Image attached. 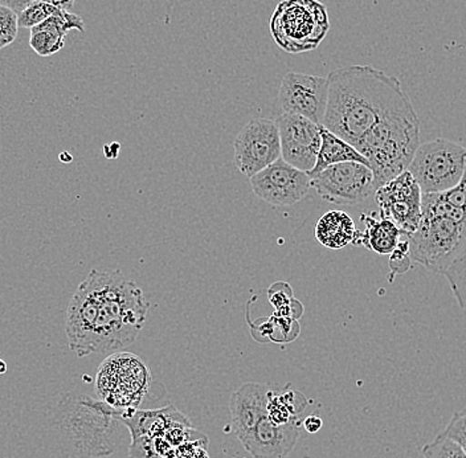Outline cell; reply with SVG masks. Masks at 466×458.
Listing matches in <instances>:
<instances>
[{"mask_svg":"<svg viewBox=\"0 0 466 458\" xmlns=\"http://www.w3.org/2000/svg\"><path fill=\"white\" fill-rule=\"evenodd\" d=\"M144 291L124 274L92 270L66 310V334L76 357L119 351L138 338L148 311Z\"/></svg>","mask_w":466,"mask_h":458,"instance_id":"cell-1","label":"cell"},{"mask_svg":"<svg viewBox=\"0 0 466 458\" xmlns=\"http://www.w3.org/2000/svg\"><path fill=\"white\" fill-rule=\"evenodd\" d=\"M322 127L357 146L387 117L412 105L395 76L371 66H350L329 73Z\"/></svg>","mask_w":466,"mask_h":458,"instance_id":"cell-2","label":"cell"},{"mask_svg":"<svg viewBox=\"0 0 466 458\" xmlns=\"http://www.w3.org/2000/svg\"><path fill=\"white\" fill-rule=\"evenodd\" d=\"M410 258L437 274L466 253V168L459 185L441 194L422 195L418 229L407 236Z\"/></svg>","mask_w":466,"mask_h":458,"instance_id":"cell-3","label":"cell"},{"mask_svg":"<svg viewBox=\"0 0 466 458\" xmlns=\"http://www.w3.org/2000/svg\"><path fill=\"white\" fill-rule=\"evenodd\" d=\"M119 412L98 399L66 393L58 402L55 424L81 456L109 457L116 452Z\"/></svg>","mask_w":466,"mask_h":458,"instance_id":"cell-4","label":"cell"},{"mask_svg":"<svg viewBox=\"0 0 466 458\" xmlns=\"http://www.w3.org/2000/svg\"><path fill=\"white\" fill-rule=\"evenodd\" d=\"M420 146V119L413 105L387 117L355 148L370 163L377 189L406 171Z\"/></svg>","mask_w":466,"mask_h":458,"instance_id":"cell-5","label":"cell"},{"mask_svg":"<svg viewBox=\"0 0 466 458\" xmlns=\"http://www.w3.org/2000/svg\"><path fill=\"white\" fill-rule=\"evenodd\" d=\"M330 28L328 8L319 0H282L270 19V34L285 52L313 51Z\"/></svg>","mask_w":466,"mask_h":458,"instance_id":"cell-6","label":"cell"},{"mask_svg":"<svg viewBox=\"0 0 466 458\" xmlns=\"http://www.w3.org/2000/svg\"><path fill=\"white\" fill-rule=\"evenodd\" d=\"M151 383L144 361L130 352H116L102 361L96 381L100 401L118 411L138 410Z\"/></svg>","mask_w":466,"mask_h":458,"instance_id":"cell-7","label":"cell"},{"mask_svg":"<svg viewBox=\"0 0 466 458\" xmlns=\"http://www.w3.org/2000/svg\"><path fill=\"white\" fill-rule=\"evenodd\" d=\"M466 168V148L450 139L437 138L419 146L407 170L422 195L441 194L459 185Z\"/></svg>","mask_w":466,"mask_h":458,"instance_id":"cell-8","label":"cell"},{"mask_svg":"<svg viewBox=\"0 0 466 458\" xmlns=\"http://www.w3.org/2000/svg\"><path fill=\"white\" fill-rule=\"evenodd\" d=\"M310 187L323 200L337 206H354L369 199L377 191L374 172L358 162L329 166L310 177Z\"/></svg>","mask_w":466,"mask_h":458,"instance_id":"cell-9","label":"cell"},{"mask_svg":"<svg viewBox=\"0 0 466 458\" xmlns=\"http://www.w3.org/2000/svg\"><path fill=\"white\" fill-rule=\"evenodd\" d=\"M235 165L248 178L281 158L279 127L268 118L248 122L235 139Z\"/></svg>","mask_w":466,"mask_h":458,"instance_id":"cell-10","label":"cell"},{"mask_svg":"<svg viewBox=\"0 0 466 458\" xmlns=\"http://www.w3.org/2000/svg\"><path fill=\"white\" fill-rule=\"evenodd\" d=\"M380 218L389 219L404 236L418 229L421 219L422 194L420 186L410 171L384 183L375 191Z\"/></svg>","mask_w":466,"mask_h":458,"instance_id":"cell-11","label":"cell"},{"mask_svg":"<svg viewBox=\"0 0 466 458\" xmlns=\"http://www.w3.org/2000/svg\"><path fill=\"white\" fill-rule=\"evenodd\" d=\"M328 77L301 72H288L279 86V102L284 113L305 117L323 124L328 107Z\"/></svg>","mask_w":466,"mask_h":458,"instance_id":"cell-12","label":"cell"},{"mask_svg":"<svg viewBox=\"0 0 466 458\" xmlns=\"http://www.w3.org/2000/svg\"><path fill=\"white\" fill-rule=\"evenodd\" d=\"M249 179L255 195L273 207L293 206L311 188L308 172L293 168L282 158Z\"/></svg>","mask_w":466,"mask_h":458,"instance_id":"cell-13","label":"cell"},{"mask_svg":"<svg viewBox=\"0 0 466 458\" xmlns=\"http://www.w3.org/2000/svg\"><path fill=\"white\" fill-rule=\"evenodd\" d=\"M281 158L299 170L310 172L320 148V127L305 117L282 113L277 118Z\"/></svg>","mask_w":466,"mask_h":458,"instance_id":"cell-14","label":"cell"},{"mask_svg":"<svg viewBox=\"0 0 466 458\" xmlns=\"http://www.w3.org/2000/svg\"><path fill=\"white\" fill-rule=\"evenodd\" d=\"M301 416L287 424L277 425L269 417H262L241 444L255 458H287L301 437Z\"/></svg>","mask_w":466,"mask_h":458,"instance_id":"cell-15","label":"cell"},{"mask_svg":"<svg viewBox=\"0 0 466 458\" xmlns=\"http://www.w3.org/2000/svg\"><path fill=\"white\" fill-rule=\"evenodd\" d=\"M270 390L267 384L247 383L232 393L229 402L233 433L238 440H244L267 416L268 398Z\"/></svg>","mask_w":466,"mask_h":458,"instance_id":"cell-16","label":"cell"},{"mask_svg":"<svg viewBox=\"0 0 466 458\" xmlns=\"http://www.w3.org/2000/svg\"><path fill=\"white\" fill-rule=\"evenodd\" d=\"M360 236L351 216L343 211L326 212L316 226L317 240L329 249H342L350 244H358Z\"/></svg>","mask_w":466,"mask_h":458,"instance_id":"cell-17","label":"cell"},{"mask_svg":"<svg viewBox=\"0 0 466 458\" xmlns=\"http://www.w3.org/2000/svg\"><path fill=\"white\" fill-rule=\"evenodd\" d=\"M362 221L366 224V230L360 232V241L367 249L378 255H391L398 247L403 232L389 219L375 218V214L362 215Z\"/></svg>","mask_w":466,"mask_h":458,"instance_id":"cell-18","label":"cell"},{"mask_svg":"<svg viewBox=\"0 0 466 458\" xmlns=\"http://www.w3.org/2000/svg\"><path fill=\"white\" fill-rule=\"evenodd\" d=\"M343 162H358L362 165L369 166V160L366 159L349 142L343 141L339 137L335 136L330 130L320 127V148L319 157H317L316 166L313 170L309 172V177L319 174V171L325 170L326 168L337 163Z\"/></svg>","mask_w":466,"mask_h":458,"instance_id":"cell-19","label":"cell"},{"mask_svg":"<svg viewBox=\"0 0 466 458\" xmlns=\"http://www.w3.org/2000/svg\"><path fill=\"white\" fill-rule=\"evenodd\" d=\"M29 46L39 56L49 57L66 46V36H61L56 32L46 31V29L32 28Z\"/></svg>","mask_w":466,"mask_h":458,"instance_id":"cell-20","label":"cell"},{"mask_svg":"<svg viewBox=\"0 0 466 458\" xmlns=\"http://www.w3.org/2000/svg\"><path fill=\"white\" fill-rule=\"evenodd\" d=\"M60 11L61 8L55 7V5H49V3L42 2V0H34V2L29 3L25 10L17 14L19 28L32 29L37 27V25H42L44 20L57 15Z\"/></svg>","mask_w":466,"mask_h":458,"instance_id":"cell-21","label":"cell"},{"mask_svg":"<svg viewBox=\"0 0 466 458\" xmlns=\"http://www.w3.org/2000/svg\"><path fill=\"white\" fill-rule=\"evenodd\" d=\"M442 276L447 279L454 299L466 314V253L456 260Z\"/></svg>","mask_w":466,"mask_h":458,"instance_id":"cell-22","label":"cell"},{"mask_svg":"<svg viewBox=\"0 0 466 458\" xmlns=\"http://www.w3.org/2000/svg\"><path fill=\"white\" fill-rule=\"evenodd\" d=\"M422 458H466L464 449L442 433L422 446Z\"/></svg>","mask_w":466,"mask_h":458,"instance_id":"cell-23","label":"cell"},{"mask_svg":"<svg viewBox=\"0 0 466 458\" xmlns=\"http://www.w3.org/2000/svg\"><path fill=\"white\" fill-rule=\"evenodd\" d=\"M269 341L275 343L293 342L301 331L297 320H293V318L279 317L275 314L269 318Z\"/></svg>","mask_w":466,"mask_h":458,"instance_id":"cell-24","label":"cell"},{"mask_svg":"<svg viewBox=\"0 0 466 458\" xmlns=\"http://www.w3.org/2000/svg\"><path fill=\"white\" fill-rule=\"evenodd\" d=\"M19 31L17 14L13 8L0 5V49L11 46L15 42Z\"/></svg>","mask_w":466,"mask_h":458,"instance_id":"cell-25","label":"cell"},{"mask_svg":"<svg viewBox=\"0 0 466 458\" xmlns=\"http://www.w3.org/2000/svg\"><path fill=\"white\" fill-rule=\"evenodd\" d=\"M448 439L461 446L466 453V408L453 413L445 430L441 432Z\"/></svg>","mask_w":466,"mask_h":458,"instance_id":"cell-26","label":"cell"},{"mask_svg":"<svg viewBox=\"0 0 466 458\" xmlns=\"http://www.w3.org/2000/svg\"><path fill=\"white\" fill-rule=\"evenodd\" d=\"M279 396L293 417L301 416L306 408L309 407V404H310V402L308 401L304 393L294 390V388H289V386L287 387L284 392L279 393Z\"/></svg>","mask_w":466,"mask_h":458,"instance_id":"cell-27","label":"cell"},{"mask_svg":"<svg viewBox=\"0 0 466 458\" xmlns=\"http://www.w3.org/2000/svg\"><path fill=\"white\" fill-rule=\"evenodd\" d=\"M207 445H208V439L202 433L177 446V458H209L207 453Z\"/></svg>","mask_w":466,"mask_h":458,"instance_id":"cell-28","label":"cell"},{"mask_svg":"<svg viewBox=\"0 0 466 458\" xmlns=\"http://www.w3.org/2000/svg\"><path fill=\"white\" fill-rule=\"evenodd\" d=\"M390 256V268L393 274L406 273L410 270L412 260L410 258V241L407 236L406 240L399 241L398 247Z\"/></svg>","mask_w":466,"mask_h":458,"instance_id":"cell-29","label":"cell"},{"mask_svg":"<svg viewBox=\"0 0 466 458\" xmlns=\"http://www.w3.org/2000/svg\"><path fill=\"white\" fill-rule=\"evenodd\" d=\"M267 416L269 417L270 422L277 425L287 424L294 419L279 396L276 395L273 391H270L269 398H268Z\"/></svg>","mask_w":466,"mask_h":458,"instance_id":"cell-30","label":"cell"},{"mask_svg":"<svg viewBox=\"0 0 466 458\" xmlns=\"http://www.w3.org/2000/svg\"><path fill=\"white\" fill-rule=\"evenodd\" d=\"M302 427L308 433H317L323 427V422L319 416L310 415L302 419Z\"/></svg>","mask_w":466,"mask_h":458,"instance_id":"cell-31","label":"cell"},{"mask_svg":"<svg viewBox=\"0 0 466 458\" xmlns=\"http://www.w3.org/2000/svg\"><path fill=\"white\" fill-rule=\"evenodd\" d=\"M42 2L49 3V5L61 8V10L71 11L76 0H42Z\"/></svg>","mask_w":466,"mask_h":458,"instance_id":"cell-32","label":"cell"},{"mask_svg":"<svg viewBox=\"0 0 466 458\" xmlns=\"http://www.w3.org/2000/svg\"><path fill=\"white\" fill-rule=\"evenodd\" d=\"M118 151H119V144H110V145L105 146V148H104L105 157L110 158V159H113V158L118 157Z\"/></svg>","mask_w":466,"mask_h":458,"instance_id":"cell-33","label":"cell"},{"mask_svg":"<svg viewBox=\"0 0 466 458\" xmlns=\"http://www.w3.org/2000/svg\"><path fill=\"white\" fill-rule=\"evenodd\" d=\"M5 372H7V363L3 359H0V375Z\"/></svg>","mask_w":466,"mask_h":458,"instance_id":"cell-34","label":"cell"},{"mask_svg":"<svg viewBox=\"0 0 466 458\" xmlns=\"http://www.w3.org/2000/svg\"><path fill=\"white\" fill-rule=\"evenodd\" d=\"M60 160H63V162H71L72 157L69 156V153H61Z\"/></svg>","mask_w":466,"mask_h":458,"instance_id":"cell-35","label":"cell"}]
</instances>
